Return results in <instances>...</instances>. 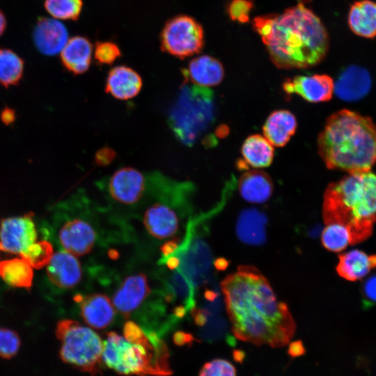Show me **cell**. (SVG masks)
Instances as JSON below:
<instances>
[{
	"label": "cell",
	"instance_id": "obj_49",
	"mask_svg": "<svg viewBox=\"0 0 376 376\" xmlns=\"http://www.w3.org/2000/svg\"><path fill=\"white\" fill-rule=\"evenodd\" d=\"M109 256L112 258V259H116L118 256V252L116 251V250H110L109 251Z\"/></svg>",
	"mask_w": 376,
	"mask_h": 376
},
{
	"label": "cell",
	"instance_id": "obj_14",
	"mask_svg": "<svg viewBox=\"0 0 376 376\" xmlns=\"http://www.w3.org/2000/svg\"><path fill=\"white\" fill-rule=\"evenodd\" d=\"M150 292L146 276L143 273L125 279L114 293L112 304L125 318H129Z\"/></svg>",
	"mask_w": 376,
	"mask_h": 376
},
{
	"label": "cell",
	"instance_id": "obj_48",
	"mask_svg": "<svg viewBox=\"0 0 376 376\" xmlns=\"http://www.w3.org/2000/svg\"><path fill=\"white\" fill-rule=\"evenodd\" d=\"M217 294L212 290H207L205 292V297L208 301H214L217 298Z\"/></svg>",
	"mask_w": 376,
	"mask_h": 376
},
{
	"label": "cell",
	"instance_id": "obj_40",
	"mask_svg": "<svg viewBox=\"0 0 376 376\" xmlns=\"http://www.w3.org/2000/svg\"><path fill=\"white\" fill-rule=\"evenodd\" d=\"M305 352V347L301 340L293 341L288 346V353L291 357H301Z\"/></svg>",
	"mask_w": 376,
	"mask_h": 376
},
{
	"label": "cell",
	"instance_id": "obj_8",
	"mask_svg": "<svg viewBox=\"0 0 376 376\" xmlns=\"http://www.w3.org/2000/svg\"><path fill=\"white\" fill-rule=\"evenodd\" d=\"M181 136L187 143H192L214 120L213 93L208 88L194 85L185 92L182 100Z\"/></svg>",
	"mask_w": 376,
	"mask_h": 376
},
{
	"label": "cell",
	"instance_id": "obj_41",
	"mask_svg": "<svg viewBox=\"0 0 376 376\" xmlns=\"http://www.w3.org/2000/svg\"><path fill=\"white\" fill-rule=\"evenodd\" d=\"M173 340L177 345L189 343L194 340L191 334L183 331H178L173 336Z\"/></svg>",
	"mask_w": 376,
	"mask_h": 376
},
{
	"label": "cell",
	"instance_id": "obj_3",
	"mask_svg": "<svg viewBox=\"0 0 376 376\" xmlns=\"http://www.w3.org/2000/svg\"><path fill=\"white\" fill-rule=\"evenodd\" d=\"M318 144L328 169L370 171L376 162V125L369 117L343 109L329 117Z\"/></svg>",
	"mask_w": 376,
	"mask_h": 376
},
{
	"label": "cell",
	"instance_id": "obj_42",
	"mask_svg": "<svg viewBox=\"0 0 376 376\" xmlns=\"http://www.w3.org/2000/svg\"><path fill=\"white\" fill-rule=\"evenodd\" d=\"M178 248V240H170L164 243L162 247L161 251L164 257H167L173 252H175Z\"/></svg>",
	"mask_w": 376,
	"mask_h": 376
},
{
	"label": "cell",
	"instance_id": "obj_33",
	"mask_svg": "<svg viewBox=\"0 0 376 376\" xmlns=\"http://www.w3.org/2000/svg\"><path fill=\"white\" fill-rule=\"evenodd\" d=\"M198 376H237L236 368L229 361L214 359L201 367Z\"/></svg>",
	"mask_w": 376,
	"mask_h": 376
},
{
	"label": "cell",
	"instance_id": "obj_21",
	"mask_svg": "<svg viewBox=\"0 0 376 376\" xmlns=\"http://www.w3.org/2000/svg\"><path fill=\"white\" fill-rule=\"evenodd\" d=\"M93 45L86 37L77 36L69 39L61 52L63 67L75 75L84 74L91 63Z\"/></svg>",
	"mask_w": 376,
	"mask_h": 376
},
{
	"label": "cell",
	"instance_id": "obj_47",
	"mask_svg": "<svg viewBox=\"0 0 376 376\" xmlns=\"http://www.w3.org/2000/svg\"><path fill=\"white\" fill-rule=\"evenodd\" d=\"M233 359L237 362H242L244 359V353L241 350H235Z\"/></svg>",
	"mask_w": 376,
	"mask_h": 376
},
{
	"label": "cell",
	"instance_id": "obj_25",
	"mask_svg": "<svg viewBox=\"0 0 376 376\" xmlns=\"http://www.w3.org/2000/svg\"><path fill=\"white\" fill-rule=\"evenodd\" d=\"M297 120L293 113L288 110L272 112L263 125L264 136L273 146H284L295 134Z\"/></svg>",
	"mask_w": 376,
	"mask_h": 376
},
{
	"label": "cell",
	"instance_id": "obj_39",
	"mask_svg": "<svg viewBox=\"0 0 376 376\" xmlns=\"http://www.w3.org/2000/svg\"><path fill=\"white\" fill-rule=\"evenodd\" d=\"M191 313L194 319L195 323L198 326H203L207 320V317L210 314L206 309L193 308Z\"/></svg>",
	"mask_w": 376,
	"mask_h": 376
},
{
	"label": "cell",
	"instance_id": "obj_43",
	"mask_svg": "<svg viewBox=\"0 0 376 376\" xmlns=\"http://www.w3.org/2000/svg\"><path fill=\"white\" fill-rule=\"evenodd\" d=\"M166 262L167 267L171 270L177 269L180 264V258L178 256H171Z\"/></svg>",
	"mask_w": 376,
	"mask_h": 376
},
{
	"label": "cell",
	"instance_id": "obj_10",
	"mask_svg": "<svg viewBox=\"0 0 376 376\" xmlns=\"http://www.w3.org/2000/svg\"><path fill=\"white\" fill-rule=\"evenodd\" d=\"M190 243L181 249L180 259L182 272L197 286L205 283L210 276L212 267V255L207 244L201 238H190Z\"/></svg>",
	"mask_w": 376,
	"mask_h": 376
},
{
	"label": "cell",
	"instance_id": "obj_35",
	"mask_svg": "<svg viewBox=\"0 0 376 376\" xmlns=\"http://www.w3.org/2000/svg\"><path fill=\"white\" fill-rule=\"evenodd\" d=\"M19 347L18 334L11 329L0 327V357L10 359L17 353Z\"/></svg>",
	"mask_w": 376,
	"mask_h": 376
},
{
	"label": "cell",
	"instance_id": "obj_9",
	"mask_svg": "<svg viewBox=\"0 0 376 376\" xmlns=\"http://www.w3.org/2000/svg\"><path fill=\"white\" fill-rule=\"evenodd\" d=\"M40 241L33 213L1 220L0 251L15 254L27 260Z\"/></svg>",
	"mask_w": 376,
	"mask_h": 376
},
{
	"label": "cell",
	"instance_id": "obj_5",
	"mask_svg": "<svg viewBox=\"0 0 376 376\" xmlns=\"http://www.w3.org/2000/svg\"><path fill=\"white\" fill-rule=\"evenodd\" d=\"M103 345L102 361L121 375L169 376L172 373L166 345L154 332L133 342L110 331Z\"/></svg>",
	"mask_w": 376,
	"mask_h": 376
},
{
	"label": "cell",
	"instance_id": "obj_17",
	"mask_svg": "<svg viewBox=\"0 0 376 376\" xmlns=\"http://www.w3.org/2000/svg\"><path fill=\"white\" fill-rule=\"evenodd\" d=\"M143 80L134 69L126 65L112 68L108 72L105 91L119 100H128L135 97L141 91Z\"/></svg>",
	"mask_w": 376,
	"mask_h": 376
},
{
	"label": "cell",
	"instance_id": "obj_7",
	"mask_svg": "<svg viewBox=\"0 0 376 376\" xmlns=\"http://www.w3.org/2000/svg\"><path fill=\"white\" fill-rule=\"evenodd\" d=\"M161 49L184 59L199 53L204 45L201 25L193 17L180 15L169 19L160 33Z\"/></svg>",
	"mask_w": 376,
	"mask_h": 376
},
{
	"label": "cell",
	"instance_id": "obj_15",
	"mask_svg": "<svg viewBox=\"0 0 376 376\" xmlns=\"http://www.w3.org/2000/svg\"><path fill=\"white\" fill-rule=\"evenodd\" d=\"M34 44L39 52L54 56L61 52L68 40L65 25L55 19L38 18L33 29Z\"/></svg>",
	"mask_w": 376,
	"mask_h": 376
},
{
	"label": "cell",
	"instance_id": "obj_44",
	"mask_svg": "<svg viewBox=\"0 0 376 376\" xmlns=\"http://www.w3.org/2000/svg\"><path fill=\"white\" fill-rule=\"evenodd\" d=\"M214 267L219 270H223L228 265V260L223 258H219L214 262Z\"/></svg>",
	"mask_w": 376,
	"mask_h": 376
},
{
	"label": "cell",
	"instance_id": "obj_28",
	"mask_svg": "<svg viewBox=\"0 0 376 376\" xmlns=\"http://www.w3.org/2000/svg\"><path fill=\"white\" fill-rule=\"evenodd\" d=\"M348 24L357 35L372 38L376 36V3L361 0L353 3L348 14Z\"/></svg>",
	"mask_w": 376,
	"mask_h": 376
},
{
	"label": "cell",
	"instance_id": "obj_22",
	"mask_svg": "<svg viewBox=\"0 0 376 376\" xmlns=\"http://www.w3.org/2000/svg\"><path fill=\"white\" fill-rule=\"evenodd\" d=\"M143 224L151 235L162 240L177 232L179 221L176 213L171 207L156 203L146 210Z\"/></svg>",
	"mask_w": 376,
	"mask_h": 376
},
{
	"label": "cell",
	"instance_id": "obj_27",
	"mask_svg": "<svg viewBox=\"0 0 376 376\" xmlns=\"http://www.w3.org/2000/svg\"><path fill=\"white\" fill-rule=\"evenodd\" d=\"M241 196L251 203H263L272 196L273 185L270 178L260 171H250L240 178Z\"/></svg>",
	"mask_w": 376,
	"mask_h": 376
},
{
	"label": "cell",
	"instance_id": "obj_19",
	"mask_svg": "<svg viewBox=\"0 0 376 376\" xmlns=\"http://www.w3.org/2000/svg\"><path fill=\"white\" fill-rule=\"evenodd\" d=\"M370 86L368 72L363 68L352 65L341 72L334 84V91L341 100L354 101L366 95Z\"/></svg>",
	"mask_w": 376,
	"mask_h": 376
},
{
	"label": "cell",
	"instance_id": "obj_32",
	"mask_svg": "<svg viewBox=\"0 0 376 376\" xmlns=\"http://www.w3.org/2000/svg\"><path fill=\"white\" fill-rule=\"evenodd\" d=\"M45 8L56 19L77 20L83 8L82 0H45Z\"/></svg>",
	"mask_w": 376,
	"mask_h": 376
},
{
	"label": "cell",
	"instance_id": "obj_12",
	"mask_svg": "<svg viewBox=\"0 0 376 376\" xmlns=\"http://www.w3.org/2000/svg\"><path fill=\"white\" fill-rule=\"evenodd\" d=\"M283 88L288 95H297L311 102H321L331 98L334 82L326 75H299L285 80Z\"/></svg>",
	"mask_w": 376,
	"mask_h": 376
},
{
	"label": "cell",
	"instance_id": "obj_16",
	"mask_svg": "<svg viewBox=\"0 0 376 376\" xmlns=\"http://www.w3.org/2000/svg\"><path fill=\"white\" fill-rule=\"evenodd\" d=\"M47 274L49 281L56 287L70 289L79 283L82 271L75 256L59 251L53 254L47 265Z\"/></svg>",
	"mask_w": 376,
	"mask_h": 376
},
{
	"label": "cell",
	"instance_id": "obj_29",
	"mask_svg": "<svg viewBox=\"0 0 376 376\" xmlns=\"http://www.w3.org/2000/svg\"><path fill=\"white\" fill-rule=\"evenodd\" d=\"M0 277L8 285L15 288H30L33 278V268L24 258H0Z\"/></svg>",
	"mask_w": 376,
	"mask_h": 376
},
{
	"label": "cell",
	"instance_id": "obj_6",
	"mask_svg": "<svg viewBox=\"0 0 376 376\" xmlns=\"http://www.w3.org/2000/svg\"><path fill=\"white\" fill-rule=\"evenodd\" d=\"M56 336L61 342L63 361L92 375L100 373L104 345L97 333L75 320L64 319L57 323Z\"/></svg>",
	"mask_w": 376,
	"mask_h": 376
},
{
	"label": "cell",
	"instance_id": "obj_45",
	"mask_svg": "<svg viewBox=\"0 0 376 376\" xmlns=\"http://www.w3.org/2000/svg\"><path fill=\"white\" fill-rule=\"evenodd\" d=\"M187 308L184 306H178L174 308L173 314L176 318H182L187 312Z\"/></svg>",
	"mask_w": 376,
	"mask_h": 376
},
{
	"label": "cell",
	"instance_id": "obj_36",
	"mask_svg": "<svg viewBox=\"0 0 376 376\" xmlns=\"http://www.w3.org/2000/svg\"><path fill=\"white\" fill-rule=\"evenodd\" d=\"M252 6L249 0H232L228 6V14L233 20L246 22Z\"/></svg>",
	"mask_w": 376,
	"mask_h": 376
},
{
	"label": "cell",
	"instance_id": "obj_46",
	"mask_svg": "<svg viewBox=\"0 0 376 376\" xmlns=\"http://www.w3.org/2000/svg\"><path fill=\"white\" fill-rule=\"evenodd\" d=\"M6 28V19L4 14L0 10V36L3 33Z\"/></svg>",
	"mask_w": 376,
	"mask_h": 376
},
{
	"label": "cell",
	"instance_id": "obj_38",
	"mask_svg": "<svg viewBox=\"0 0 376 376\" xmlns=\"http://www.w3.org/2000/svg\"><path fill=\"white\" fill-rule=\"evenodd\" d=\"M116 152L111 148H103L97 151L95 156V163L99 166H107L116 157Z\"/></svg>",
	"mask_w": 376,
	"mask_h": 376
},
{
	"label": "cell",
	"instance_id": "obj_34",
	"mask_svg": "<svg viewBox=\"0 0 376 376\" xmlns=\"http://www.w3.org/2000/svg\"><path fill=\"white\" fill-rule=\"evenodd\" d=\"M122 55L118 46L111 41L97 42L95 46L94 57L100 65H111Z\"/></svg>",
	"mask_w": 376,
	"mask_h": 376
},
{
	"label": "cell",
	"instance_id": "obj_26",
	"mask_svg": "<svg viewBox=\"0 0 376 376\" xmlns=\"http://www.w3.org/2000/svg\"><path fill=\"white\" fill-rule=\"evenodd\" d=\"M336 271L341 277L354 281L366 276L376 267V255L354 249L339 256Z\"/></svg>",
	"mask_w": 376,
	"mask_h": 376
},
{
	"label": "cell",
	"instance_id": "obj_37",
	"mask_svg": "<svg viewBox=\"0 0 376 376\" xmlns=\"http://www.w3.org/2000/svg\"><path fill=\"white\" fill-rule=\"evenodd\" d=\"M362 295L366 306L376 304V275L369 277L362 286Z\"/></svg>",
	"mask_w": 376,
	"mask_h": 376
},
{
	"label": "cell",
	"instance_id": "obj_24",
	"mask_svg": "<svg viewBox=\"0 0 376 376\" xmlns=\"http://www.w3.org/2000/svg\"><path fill=\"white\" fill-rule=\"evenodd\" d=\"M267 217L256 208L244 210L236 224V233L240 241L250 245H261L266 241Z\"/></svg>",
	"mask_w": 376,
	"mask_h": 376
},
{
	"label": "cell",
	"instance_id": "obj_2",
	"mask_svg": "<svg viewBox=\"0 0 376 376\" xmlns=\"http://www.w3.org/2000/svg\"><path fill=\"white\" fill-rule=\"evenodd\" d=\"M253 24L279 68L315 65L328 51L329 38L324 25L301 3L279 15L256 17Z\"/></svg>",
	"mask_w": 376,
	"mask_h": 376
},
{
	"label": "cell",
	"instance_id": "obj_31",
	"mask_svg": "<svg viewBox=\"0 0 376 376\" xmlns=\"http://www.w3.org/2000/svg\"><path fill=\"white\" fill-rule=\"evenodd\" d=\"M321 240L325 249L334 252L341 251L349 244H352L351 237L347 227L337 223L326 224Z\"/></svg>",
	"mask_w": 376,
	"mask_h": 376
},
{
	"label": "cell",
	"instance_id": "obj_30",
	"mask_svg": "<svg viewBox=\"0 0 376 376\" xmlns=\"http://www.w3.org/2000/svg\"><path fill=\"white\" fill-rule=\"evenodd\" d=\"M24 64L15 52L0 48V84L6 88L17 85L22 78Z\"/></svg>",
	"mask_w": 376,
	"mask_h": 376
},
{
	"label": "cell",
	"instance_id": "obj_13",
	"mask_svg": "<svg viewBox=\"0 0 376 376\" xmlns=\"http://www.w3.org/2000/svg\"><path fill=\"white\" fill-rule=\"evenodd\" d=\"M95 237L93 227L79 218L68 220L58 232V238L63 249L75 256L89 253L94 246Z\"/></svg>",
	"mask_w": 376,
	"mask_h": 376
},
{
	"label": "cell",
	"instance_id": "obj_4",
	"mask_svg": "<svg viewBox=\"0 0 376 376\" xmlns=\"http://www.w3.org/2000/svg\"><path fill=\"white\" fill-rule=\"evenodd\" d=\"M323 219L325 224L347 227L352 244L369 237L376 222V173H351L329 184L324 194Z\"/></svg>",
	"mask_w": 376,
	"mask_h": 376
},
{
	"label": "cell",
	"instance_id": "obj_23",
	"mask_svg": "<svg viewBox=\"0 0 376 376\" xmlns=\"http://www.w3.org/2000/svg\"><path fill=\"white\" fill-rule=\"evenodd\" d=\"M241 155L242 159L238 162L240 169L265 168L272 162L274 148L265 136L253 134L243 143Z\"/></svg>",
	"mask_w": 376,
	"mask_h": 376
},
{
	"label": "cell",
	"instance_id": "obj_11",
	"mask_svg": "<svg viewBox=\"0 0 376 376\" xmlns=\"http://www.w3.org/2000/svg\"><path fill=\"white\" fill-rule=\"evenodd\" d=\"M108 191L116 201L132 205L143 196L146 187L145 175L133 167H123L115 171L108 182Z\"/></svg>",
	"mask_w": 376,
	"mask_h": 376
},
{
	"label": "cell",
	"instance_id": "obj_1",
	"mask_svg": "<svg viewBox=\"0 0 376 376\" xmlns=\"http://www.w3.org/2000/svg\"><path fill=\"white\" fill-rule=\"evenodd\" d=\"M221 288L235 338L254 345L280 347L288 343L295 322L270 284L256 267L242 265L227 276Z\"/></svg>",
	"mask_w": 376,
	"mask_h": 376
},
{
	"label": "cell",
	"instance_id": "obj_18",
	"mask_svg": "<svg viewBox=\"0 0 376 376\" xmlns=\"http://www.w3.org/2000/svg\"><path fill=\"white\" fill-rule=\"evenodd\" d=\"M185 81L195 86L208 88L217 86L224 78L222 64L216 58L202 55L193 58L182 70Z\"/></svg>",
	"mask_w": 376,
	"mask_h": 376
},
{
	"label": "cell",
	"instance_id": "obj_20",
	"mask_svg": "<svg viewBox=\"0 0 376 376\" xmlns=\"http://www.w3.org/2000/svg\"><path fill=\"white\" fill-rule=\"evenodd\" d=\"M79 303L81 315L91 328L103 329L112 322L115 308L107 295L93 294L82 297Z\"/></svg>",
	"mask_w": 376,
	"mask_h": 376
}]
</instances>
